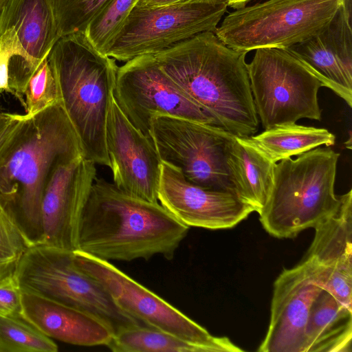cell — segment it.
Here are the masks:
<instances>
[{
  "label": "cell",
  "instance_id": "6da1fadb",
  "mask_svg": "<svg viewBox=\"0 0 352 352\" xmlns=\"http://www.w3.org/2000/svg\"><path fill=\"white\" fill-rule=\"evenodd\" d=\"M189 227L159 202L131 196L96 179L78 226L77 249L105 261L172 259Z\"/></svg>",
  "mask_w": 352,
  "mask_h": 352
},
{
  "label": "cell",
  "instance_id": "7a4b0ae2",
  "mask_svg": "<svg viewBox=\"0 0 352 352\" xmlns=\"http://www.w3.org/2000/svg\"><path fill=\"white\" fill-rule=\"evenodd\" d=\"M212 32L182 41L155 57L163 71L231 134L249 138L258 128L245 55Z\"/></svg>",
  "mask_w": 352,
  "mask_h": 352
},
{
  "label": "cell",
  "instance_id": "3957f363",
  "mask_svg": "<svg viewBox=\"0 0 352 352\" xmlns=\"http://www.w3.org/2000/svg\"><path fill=\"white\" fill-rule=\"evenodd\" d=\"M81 156L78 135L58 102L29 118L1 159L0 199L31 245L43 241L41 201L52 170Z\"/></svg>",
  "mask_w": 352,
  "mask_h": 352
},
{
  "label": "cell",
  "instance_id": "277c9868",
  "mask_svg": "<svg viewBox=\"0 0 352 352\" xmlns=\"http://www.w3.org/2000/svg\"><path fill=\"white\" fill-rule=\"evenodd\" d=\"M47 60L58 102L78 135L83 157L109 167L106 125L118 68L116 60L98 51L84 33L61 36Z\"/></svg>",
  "mask_w": 352,
  "mask_h": 352
},
{
  "label": "cell",
  "instance_id": "5b68a950",
  "mask_svg": "<svg viewBox=\"0 0 352 352\" xmlns=\"http://www.w3.org/2000/svg\"><path fill=\"white\" fill-rule=\"evenodd\" d=\"M339 156L329 146L317 147L275 164L272 190L258 212L266 232L294 238L338 208L340 195L334 185Z\"/></svg>",
  "mask_w": 352,
  "mask_h": 352
},
{
  "label": "cell",
  "instance_id": "8992f818",
  "mask_svg": "<svg viewBox=\"0 0 352 352\" xmlns=\"http://www.w3.org/2000/svg\"><path fill=\"white\" fill-rule=\"evenodd\" d=\"M14 276L23 291L91 314L114 333L142 325L118 305L98 280L78 266L74 251L45 243L31 245Z\"/></svg>",
  "mask_w": 352,
  "mask_h": 352
},
{
  "label": "cell",
  "instance_id": "52a82bcc",
  "mask_svg": "<svg viewBox=\"0 0 352 352\" xmlns=\"http://www.w3.org/2000/svg\"><path fill=\"white\" fill-rule=\"evenodd\" d=\"M344 0H268L229 13L214 32L228 47L248 52L288 48L321 30Z\"/></svg>",
  "mask_w": 352,
  "mask_h": 352
},
{
  "label": "cell",
  "instance_id": "ba28073f",
  "mask_svg": "<svg viewBox=\"0 0 352 352\" xmlns=\"http://www.w3.org/2000/svg\"><path fill=\"white\" fill-rule=\"evenodd\" d=\"M247 67L256 111L265 130L301 118L321 120L318 92L322 85L288 49H256Z\"/></svg>",
  "mask_w": 352,
  "mask_h": 352
},
{
  "label": "cell",
  "instance_id": "9c48e42d",
  "mask_svg": "<svg viewBox=\"0 0 352 352\" xmlns=\"http://www.w3.org/2000/svg\"><path fill=\"white\" fill-rule=\"evenodd\" d=\"M227 8L226 0H190L154 8L134 6L105 54L125 63L155 55L198 34L214 32Z\"/></svg>",
  "mask_w": 352,
  "mask_h": 352
},
{
  "label": "cell",
  "instance_id": "30bf717a",
  "mask_svg": "<svg viewBox=\"0 0 352 352\" xmlns=\"http://www.w3.org/2000/svg\"><path fill=\"white\" fill-rule=\"evenodd\" d=\"M232 135L217 126L167 115L155 117L151 125L152 140L162 162L179 169L194 184L235 193L226 162Z\"/></svg>",
  "mask_w": 352,
  "mask_h": 352
},
{
  "label": "cell",
  "instance_id": "8fae6325",
  "mask_svg": "<svg viewBox=\"0 0 352 352\" xmlns=\"http://www.w3.org/2000/svg\"><path fill=\"white\" fill-rule=\"evenodd\" d=\"M113 97L129 122L152 142V121L160 115L222 128L163 71L152 54L135 57L118 67Z\"/></svg>",
  "mask_w": 352,
  "mask_h": 352
},
{
  "label": "cell",
  "instance_id": "7c38bea8",
  "mask_svg": "<svg viewBox=\"0 0 352 352\" xmlns=\"http://www.w3.org/2000/svg\"><path fill=\"white\" fill-rule=\"evenodd\" d=\"M78 266L98 280L118 305L142 325L164 331L201 345L208 352L243 350L227 337H216L179 309L148 289L109 261L74 251Z\"/></svg>",
  "mask_w": 352,
  "mask_h": 352
},
{
  "label": "cell",
  "instance_id": "4fadbf2b",
  "mask_svg": "<svg viewBox=\"0 0 352 352\" xmlns=\"http://www.w3.org/2000/svg\"><path fill=\"white\" fill-rule=\"evenodd\" d=\"M96 179V164L82 156L56 164L42 197L41 243L76 250L80 217Z\"/></svg>",
  "mask_w": 352,
  "mask_h": 352
},
{
  "label": "cell",
  "instance_id": "5bb4252c",
  "mask_svg": "<svg viewBox=\"0 0 352 352\" xmlns=\"http://www.w3.org/2000/svg\"><path fill=\"white\" fill-rule=\"evenodd\" d=\"M106 145L113 184L131 196L159 202L162 160L153 142L129 122L114 97L107 116Z\"/></svg>",
  "mask_w": 352,
  "mask_h": 352
},
{
  "label": "cell",
  "instance_id": "9a60e30c",
  "mask_svg": "<svg viewBox=\"0 0 352 352\" xmlns=\"http://www.w3.org/2000/svg\"><path fill=\"white\" fill-rule=\"evenodd\" d=\"M157 197L163 207L188 227L231 228L255 212L235 193L194 184L179 169L162 162Z\"/></svg>",
  "mask_w": 352,
  "mask_h": 352
},
{
  "label": "cell",
  "instance_id": "2e32d148",
  "mask_svg": "<svg viewBox=\"0 0 352 352\" xmlns=\"http://www.w3.org/2000/svg\"><path fill=\"white\" fill-rule=\"evenodd\" d=\"M303 261L316 283L352 309V190L340 195L338 208L314 228Z\"/></svg>",
  "mask_w": 352,
  "mask_h": 352
},
{
  "label": "cell",
  "instance_id": "e0dca14e",
  "mask_svg": "<svg viewBox=\"0 0 352 352\" xmlns=\"http://www.w3.org/2000/svg\"><path fill=\"white\" fill-rule=\"evenodd\" d=\"M321 289L303 260L284 270L274 283L269 327L258 351L305 352L308 315Z\"/></svg>",
  "mask_w": 352,
  "mask_h": 352
},
{
  "label": "cell",
  "instance_id": "ac0fdd59",
  "mask_svg": "<svg viewBox=\"0 0 352 352\" xmlns=\"http://www.w3.org/2000/svg\"><path fill=\"white\" fill-rule=\"evenodd\" d=\"M317 77L352 107L351 1L344 0L331 20L309 38L288 48Z\"/></svg>",
  "mask_w": 352,
  "mask_h": 352
},
{
  "label": "cell",
  "instance_id": "d6986e66",
  "mask_svg": "<svg viewBox=\"0 0 352 352\" xmlns=\"http://www.w3.org/2000/svg\"><path fill=\"white\" fill-rule=\"evenodd\" d=\"M23 317L47 337L85 346H106L114 335L98 317L22 290Z\"/></svg>",
  "mask_w": 352,
  "mask_h": 352
},
{
  "label": "cell",
  "instance_id": "ffe728a7",
  "mask_svg": "<svg viewBox=\"0 0 352 352\" xmlns=\"http://www.w3.org/2000/svg\"><path fill=\"white\" fill-rule=\"evenodd\" d=\"M9 28L37 65L60 38L50 0H8L0 14V36Z\"/></svg>",
  "mask_w": 352,
  "mask_h": 352
},
{
  "label": "cell",
  "instance_id": "44dd1931",
  "mask_svg": "<svg viewBox=\"0 0 352 352\" xmlns=\"http://www.w3.org/2000/svg\"><path fill=\"white\" fill-rule=\"evenodd\" d=\"M226 162L235 194L258 213L272 190L276 163L248 138L233 135L227 146Z\"/></svg>",
  "mask_w": 352,
  "mask_h": 352
},
{
  "label": "cell",
  "instance_id": "7402d4cb",
  "mask_svg": "<svg viewBox=\"0 0 352 352\" xmlns=\"http://www.w3.org/2000/svg\"><path fill=\"white\" fill-rule=\"evenodd\" d=\"M305 337V352H351L352 309L322 288L311 305Z\"/></svg>",
  "mask_w": 352,
  "mask_h": 352
},
{
  "label": "cell",
  "instance_id": "603a6c76",
  "mask_svg": "<svg viewBox=\"0 0 352 352\" xmlns=\"http://www.w3.org/2000/svg\"><path fill=\"white\" fill-rule=\"evenodd\" d=\"M248 138L274 163L322 145L332 146L336 141L335 135L326 129L296 123L274 126Z\"/></svg>",
  "mask_w": 352,
  "mask_h": 352
},
{
  "label": "cell",
  "instance_id": "cb8c5ba5",
  "mask_svg": "<svg viewBox=\"0 0 352 352\" xmlns=\"http://www.w3.org/2000/svg\"><path fill=\"white\" fill-rule=\"evenodd\" d=\"M106 346L113 352H208L201 345L143 325L115 333Z\"/></svg>",
  "mask_w": 352,
  "mask_h": 352
},
{
  "label": "cell",
  "instance_id": "d4e9b609",
  "mask_svg": "<svg viewBox=\"0 0 352 352\" xmlns=\"http://www.w3.org/2000/svg\"><path fill=\"white\" fill-rule=\"evenodd\" d=\"M57 344L21 317H0V352H56Z\"/></svg>",
  "mask_w": 352,
  "mask_h": 352
},
{
  "label": "cell",
  "instance_id": "484cf974",
  "mask_svg": "<svg viewBox=\"0 0 352 352\" xmlns=\"http://www.w3.org/2000/svg\"><path fill=\"white\" fill-rule=\"evenodd\" d=\"M30 245L14 214L0 199V281L14 275Z\"/></svg>",
  "mask_w": 352,
  "mask_h": 352
},
{
  "label": "cell",
  "instance_id": "4316f807",
  "mask_svg": "<svg viewBox=\"0 0 352 352\" xmlns=\"http://www.w3.org/2000/svg\"><path fill=\"white\" fill-rule=\"evenodd\" d=\"M136 0H109L90 21L84 34L91 45L105 54ZM106 55V54H105Z\"/></svg>",
  "mask_w": 352,
  "mask_h": 352
},
{
  "label": "cell",
  "instance_id": "83f0119b",
  "mask_svg": "<svg viewBox=\"0 0 352 352\" xmlns=\"http://www.w3.org/2000/svg\"><path fill=\"white\" fill-rule=\"evenodd\" d=\"M47 57L29 75L19 92L28 118L58 102L57 88Z\"/></svg>",
  "mask_w": 352,
  "mask_h": 352
},
{
  "label": "cell",
  "instance_id": "f1b7e54d",
  "mask_svg": "<svg viewBox=\"0 0 352 352\" xmlns=\"http://www.w3.org/2000/svg\"><path fill=\"white\" fill-rule=\"evenodd\" d=\"M109 0H50L60 37L84 33Z\"/></svg>",
  "mask_w": 352,
  "mask_h": 352
},
{
  "label": "cell",
  "instance_id": "f546056e",
  "mask_svg": "<svg viewBox=\"0 0 352 352\" xmlns=\"http://www.w3.org/2000/svg\"><path fill=\"white\" fill-rule=\"evenodd\" d=\"M15 54L22 56L32 69L36 64L21 45L13 28H9L0 36V92H8L14 95L10 85L9 69L12 57Z\"/></svg>",
  "mask_w": 352,
  "mask_h": 352
},
{
  "label": "cell",
  "instance_id": "4dcf8cb0",
  "mask_svg": "<svg viewBox=\"0 0 352 352\" xmlns=\"http://www.w3.org/2000/svg\"><path fill=\"white\" fill-rule=\"evenodd\" d=\"M22 289L14 275L0 281V317H21Z\"/></svg>",
  "mask_w": 352,
  "mask_h": 352
},
{
  "label": "cell",
  "instance_id": "1f68e13d",
  "mask_svg": "<svg viewBox=\"0 0 352 352\" xmlns=\"http://www.w3.org/2000/svg\"><path fill=\"white\" fill-rule=\"evenodd\" d=\"M28 119L25 114L0 112V160Z\"/></svg>",
  "mask_w": 352,
  "mask_h": 352
},
{
  "label": "cell",
  "instance_id": "d6a6232c",
  "mask_svg": "<svg viewBox=\"0 0 352 352\" xmlns=\"http://www.w3.org/2000/svg\"><path fill=\"white\" fill-rule=\"evenodd\" d=\"M190 0H136L135 6L142 8H154L168 6Z\"/></svg>",
  "mask_w": 352,
  "mask_h": 352
},
{
  "label": "cell",
  "instance_id": "836d02e7",
  "mask_svg": "<svg viewBox=\"0 0 352 352\" xmlns=\"http://www.w3.org/2000/svg\"><path fill=\"white\" fill-rule=\"evenodd\" d=\"M228 6L234 9H239L245 6V4L250 0H226Z\"/></svg>",
  "mask_w": 352,
  "mask_h": 352
},
{
  "label": "cell",
  "instance_id": "e575fe53",
  "mask_svg": "<svg viewBox=\"0 0 352 352\" xmlns=\"http://www.w3.org/2000/svg\"><path fill=\"white\" fill-rule=\"evenodd\" d=\"M8 0H0V14Z\"/></svg>",
  "mask_w": 352,
  "mask_h": 352
}]
</instances>
